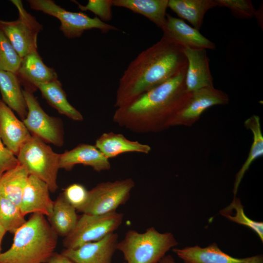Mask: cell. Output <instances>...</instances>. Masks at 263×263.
<instances>
[{
    "label": "cell",
    "mask_w": 263,
    "mask_h": 263,
    "mask_svg": "<svg viewBox=\"0 0 263 263\" xmlns=\"http://www.w3.org/2000/svg\"><path fill=\"white\" fill-rule=\"evenodd\" d=\"M186 70L117 108L113 117L119 126L136 133L158 132L171 127L191 93L185 85Z\"/></svg>",
    "instance_id": "6da1fadb"
},
{
    "label": "cell",
    "mask_w": 263,
    "mask_h": 263,
    "mask_svg": "<svg viewBox=\"0 0 263 263\" xmlns=\"http://www.w3.org/2000/svg\"><path fill=\"white\" fill-rule=\"evenodd\" d=\"M183 49L163 35L156 43L139 54L119 79L114 106L126 105L187 70L188 61Z\"/></svg>",
    "instance_id": "7a4b0ae2"
},
{
    "label": "cell",
    "mask_w": 263,
    "mask_h": 263,
    "mask_svg": "<svg viewBox=\"0 0 263 263\" xmlns=\"http://www.w3.org/2000/svg\"><path fill=\"white\" fill-rule=\"evenodd\" d=\"M14 234L11 247L0 254V263H45L55 253L58 235L41 214H32Z\"/></svg>",
    "instance_id": "3957f363"
},
{
    "label": "cell",
    "mask_w": 263,
    "mask_h": 263,
    "mask_svg": "<svg viewBox=\"0 0 263 263\" xmlns=\"http://www.w3.org/2000/svg\"><path fill=\"white\" fill-rule=\"evenodd\" d=\"M177 244L171 233H161L150 227L142 233L129 230L118 242L117 250L122 253L125 263H158Z\"/></svg>",
    "instance_id": "277c9868"
},
{
    "label": "cell",
    "mask_w": 263,
    "mask_h": 263,
    "mask_svg": "<svg viewBox=\"0 0 263 263\" xmlns=\"http://www.w3.org/2000/svg\"><path fill=\"white\" fill-rule=\"evenodd\" d=\"M16 157L29 175L44 182L50 192L57 190L60 154L55 152L47 143L32 135L20 149Z\"/></svg>",
    "instance_id": "5b68a950"
},
{
    "label": "cell",
    "mask_w": 263,
    "mask_h": 263,
    "mask_svg": "<svg viewBox=\"0 0 263 263\" xmlns=\"http://www.w3.org/2000/svg\"><path fill=\"white\" fill-rule=\"evenodd\" d=\"M30 7L36 11L57 19L60 22L59 30L65 37L72 39L80 37L87 30L97 29L103 33L118 29L103 22L95 17L91 18L81 12L67 10L52 0H28Z\"/></svg>",
    "instance_id": "8992f818"
},
{
    "label": "cell",
    "mask_w": 263,
    "mask_h": 263,
    "mask_svg": "<svg viewBox=\"0 0 263 263\" xmlns=\"http://www.w3.org/2000/svg\"><path fill=\"white\" fill-rule=\"evenodd\" d=\"M10 1L18 10V18L10 21L0 19V29L22 58L38 51V37L43 30V26L25 9L21 0Z\"/></svg>",
    "instance_id": "52a82bcc"
},
{
    "label": "cell",
    "mask_w": 263,
    "mask_h": 263,
    "mask_svg": "<svg viewBox=\"0 0 263 263\" xmlns=\"http://www.w3.org/2000/svg\"><path fill=\"white\" fill-rule=\"evenodd\" d=\"M123 218V214L116 211L101 215L83 213L73 231L64 237L63 245L66 249H74L98 241L114 232Z\"/></svg>",
    "instance_id": "ba28073f"
},
{
    "label": "cell",
    "mask_w": 263,
    "mask_h": 263,
    "mask_svg": "<svg viewBox=\"0 0 263 263\" xmlns=\"http://www.w3.org/2000/svg\"><path fill=\"white\" fill-rule=\"evenodd\" d=\"M134 186L131 178L100 183L89 190L88 202L81 212L101 215L115 212L129 200Z\"/></svg>",
    "instance_id": "9c48e42d"
},
{
    "label": "cell",
    "mask_w": 263,
    "mask_h": 263,
    "mask_svg": "<svg viewBox=\"0 0 263 263\" xmlns=\"http://www.w3.org/2000/svg\"><path fill=\"white\" fill-rule=\"evenodd\" d=\"M27 114L22 120L30 133L46 143L58 147L64 142L63 125L61 119L48 115L40 106L33 93L23 90Z\"/></svg>",
    "instance_id": "30bf717a"
},
{
    "label": "cell",
    "mask_w": 263,
    "mask_h": 263,
    "mask_svg": "<svg viewBox=\"0 0 263 263\" xmlns=\"http://www.w3.org/2000/svg\"><path fill=\"white\" fill-rule=\"evenodd\" d=\"M229 102L228 95L214 87H206L191 93L186 105L175 115L171 127H190L198 121L207 109L218 105H225Z\"/></svg>",
    "instance_id": "8fae6325"
},
{
    "label": "cell",
    "mask_w": 263,
    "mask_h": 263,
    "mask_svg": "<svg viewBox=\"0 0 263 263\" xmlns=\"http://www.w3.org/2000/svg\"><path fill=\"white\" fill-rule=\"evenodd\" d=\"M118 234L110 233L103 238L61 253L75 263H112L118 243Z\"/></svg>",
    "instance_id": "7c38bea8"
},
{
    "label": "cell",
    "mask_w": 263,
    "mask_h": 263,
    "mask_svg": "<svg viewBox=\"0 0 263 263\" xmlns=\"http://www.w3.org/2000/svg\"><path fill=\"white\" fill-rule=\"evenodd\" d=\"M172 251L184 263H263L262 255L235 258L223 252L214 243L205 247L195 245L173 248Z\"/></svg>",
    "instance_id": "4fadbf2b"
},
{
    "label": "cell",
    "mask_w": 263,
    "mask_h": 263,
    "mask_svg": "<svg viewBox=\"0 0 263 263\" xmlns=\"http://www.w3.org/2000/svg\"><path fill=\"white\" fill-rule=\"evenodd\" d=\"M15 74L23 90L32 93L38 90V85L58 79L56 71L44 63L38 51L22 57Z\"/></svg>",
    "instance_id": "5bb4252c"
},
{
    "label": "cell",
    "mask_w": 263,
    "mask_h": 263,
    "mask_svg": "<svg viewBox=\"0 0 263 263\" xmlns=\"http://www.w3.org/2000/svg\"><path fill=\"white\" fill-rule=\"evenodd\" d=\"M48 185L43 181L29 175L24 187L19 209L24 216L40 213L47 218L51 215L54 201L50 196Z\"/></svg>",
    "instance_id": "9a60e30c"
},
{
    "label": "cell",
    "mask_w": 263,
    "mask_h": 263,
    "mask_svg": "<svg viewBox=\"0 0 263 263\" xmlns=\"http://www.w3.org/2000/svg\"><path fill=\"white\" fill-rule=\"evenodd\" d=\"M31 136L22 120L0 99V138L4 145L17 156Z\"/></svg>",
    "instance_id": "2e32d148"
},
{
    "label": "cell",
    "mask_w": 263,
    "mask_h": 263,
    "mask_svg": "<svg viewBox=\"0 0 263 263\" xmlns=\"http://www.w3.org/2000/svg\"><path fill=\"white\" fill-rule=\"evenodd\" d=\"M165 36L184 48L214 50L216 46L211 41L204 36L198 30L187 24L179 18L166 15V20L162 28Z\"/></svg>",
    "instance_id": "e0dca14e"
},
{
    "label": "cell",
    "mask_w": 263,
    "mask_h": 263,
    "mask_svg": "<svg viewBox=\"0 0 263 263\" xmlns=\"http://www.w3.org/2000/svg\"><path fill=\"white\" fill-rule=\"evenodd\" d=\"M183 50L188 61L185 76L187 91L192 93L203 88L214 87L206 50L188 47Z\"/></svg>",
    "instance_id": "ac0fdd59"
},
{
    "label": "cell",
    "mask_w": 263,
    "mask_h": 263,
    "mask_svg": "<svg viewBox=\"0 0 263 263\" xmlns=\"http://www.w3.org/2000/svg\"><path fill=\"white\" fill-rule=\"evenodd\" d=\"M76 165L90 167L98 172L109 170L111 168L109 159L94 145L84 143L60 154V169L69 171Z\"/></svg>",
    "instance_id": "d6986e66"
},
{
    "label": "cell",
    "mask_w": 263,
    "mask_h": 263,
    "mask_svg": "<svg viewBox=\"0 0 263 263\" xmlns=\"http://www.w3.org/2000/svg\"><path fill=\"white\" fill-rule=\"evenodd\" d=\"M94 146L108 159L126 152L147 154L151 150L148 145L129 140L121 133L112 132L102 133L96 139Z\"/></svg>",
    "instance_id": "ffe728a7"
},
{
    "label": "cell",
    "mask_w": 263,
    "mask_h": 263,
    "mask_svg": "<svg viewBox=\"0 0 263 263\" xmlns=\"http://www.w3.org/2000/svg\"><path fill=\"white\" fill-rule=\"evenodd\" d=\"M23 89L15 73L0 69V93L2 101L23 120L27 114Z\"/></svg>",
    "instance_id": "44dd1931"
},
{
    "label": "cell",
    "mask_w": 263,
    "mask_h": 263,
    "mask_svg": "<svg viewBox=\"0 0 263 263\" xmlns=\"http://www.w3.org/2000/svg\"><path fill=\"white\" fill-rule=\"evenodd\" d=\"M169 0H113V6L141 14L161 29L166 20Z\"/></svg>",
    "instance_id": "7402d4cb"
},
{
    "label": "cell",
    "mask_w": 263,
    "mask_h": 263,
    "mask_svg": "<svg viewBox=\"0 0 263 263\" xmlns=\"http://www.w3.org/2000/svg\"><path fill=\"white\" fill-rule=\"evenodd\" d=\"M42 97L57 112L75 121H81L83 117L81 113L68 101L67 95L62 88V84L57 79L38 85Z\"/></svg>",
    "instance_id": "603a6c76"
},
{
    "label": "cell",
    "mask_w": 263,
    "mask_h": 263,
    "mask_svg": "<svg viewBox=\"0 0 263 263\" xmlns=\"http://www.w3.org/2000/svg\"><path fill=\"white\" fill-rule=\"evenodd\" d=\"M78 218L76 209L61 193L54 201L53 212L48 221L57 235L65 237L74 229Z\"/></svg>",
    "instance_id": "cb8c5ba5"
},
{
    "label": "cell",
    "mask_w": 263,
    "mask_h": 263,
    "mask_svg": "<svg viewBox=\"0 0 263 263\" xmlns=\"http://www.w3.org/2000/svg\"><path fill=\"white\" fill-rule=\"evenodd\" d=\"M218 6L215 0H169L168 7L199 30L204 17L210 9Z\"/></svg>",
    "instance_id": "d4e9b609"
},
{
    "label": "cell",
    "mask_w": 263,
    "mask_h": 263,
    "mask_svg": "<svg viewBox=\"0 0 263 263\" xmlns=\"http://www.w3.org/2000/svg\"><path fill=\"white\" fill-rule=\"evenodd\" d=\"M29 176L26 169L19 163L7 170L0 177V194L19 208Z\"/></svg>",
    "instance_id": "484cf974"
},
{
    "label": "cell",
    "mask_w": 263,
    "mask_h": 263,
    "mask_svg": "<svg viewBox=\"0 0 263 263\" xmlns=\"http://www.w3.org/2000/svg\"><path fill=\"white\" fill-rule=\"evenodd\" d=\"M245 127L250 130L253 134V142L248 157L236 174L234 184L233 193L236 196L241 182L251 164L257 158L263 155V135L261 129L260 118L253 115L244 122Z\"/></svg>",
    "instance_id": "4316f807"
},
{
    "label": "cell",
    "mask_w": 263,
    "mask_h": 263,
    "mask_svg": "<svg viewBox=\"0 0 263 263\" xmlns=\"http://www.w3.org/2000/svg\"><path fill=\"white\" fill-rule=\"evenodd\" d=\"M26 221L19 208L0 194V223L6 231L14 234Z\"/></svg>",
    "instance_id": "83f0119b"
},
{
    "label": "cell",
    "mask_w": 263,
    "mask_h": 263,
    "mask_svg": "<svg viewBox=\"0 0 263 263\" xmlns=\"http://www.w3.org/2000/svg\"><path fill=\"white\" fill-rule=\"evenodd\" d=\"M21 61L22 58L0 29V69L16 73Z\"/></svg>",
    "instance_id": "f1b7e54d"
},
{
    "label": "cell",
    "mask_w": 263,
    "mask_h": 263,
    "mask_svg": "<svg viewBox=\"0 0 263 263\" xmlns=\"http://www.w3.org/2000/svg\"><path fill=\"white\" fill-rule=\"evenodd\" d=\"M227 208L234 209V214H223L228 220L237 224L246 226L253 230L259 236L261 240L263 241V223L250 219L244 213L243 205L240 200L234 197L231 204Z\"/></svg>",
    "instance_id": "f546056e"
},
{
    "label": "cell",
    "mask_w": 263,
    "mask_h": 263,
    "mask_svg": "<svg viewBox=\"0 0 263 263\" xmlns=\"http://www.w3.org/2000/svg\"><path fill=\"white\" fill-rule=\"evenodd\" d=\"M62 193L67 201L78 212H81L89 200V190L79 183L68 186Z\"/></svg>",
    "instance_id": "4dcf8cb0"
},
{
    "label": "cell",
    "mask_w": 263,
    "mask_h": 263,
    "mask_svg": "<svg viewBox=\"0 0 263 263\" xmlns=\"http://www.w3.org/2000/svg\"><path fill=\"white\" fill-rule=\"evenodd\" d=\"M218 6L229 8L237 18L249 19L255 16L256 11L251 0H215Z\"/></svg>",
    "instance_id": "1f68e13d"
},
{
    "label": "cell",
    "mask_w": 263,
    "mask_h": 263,
    "mask_svg": "<svg viewBox=\"0 0 263 263\" xmlns=\"http://www.w3.org/2000/svg\"><path fill=\"white\" fill-rule=\"evenodd\" d=\"M72 1L77 4L80 10L93 12L103 22L112 19L113 0H89L86 5H81L75 0Z\"/></svg>",
    "instance_id": "d6a6232c"
},
{
    "label": "cell",
    "mask_w": 263,
    "mask_h": 263,
    "mask_svg": "<svg viewBox=\"0 0 263 263\" xmlns=\"http://www.w3.org/2000/svg\"><path fill=\"white\" fill-rule=\"evenodd\" d=\"M19 163L16 156L4 145L0 138V177Z\"/></svg>",
    "instance_id": "836d02e7"
},
{
    "label": "cell",
    "mask_w": 263,
    "mask_h": 263,
    "mask_svg": "<svg viewBox=\"0 0 263 263\" xmlns=\"http://www.w3.org/2000/svg\"><path fill=\"white\" fill-rule=\"evenodd\" d=\"M45 263H75L70 259L61 253L55 252Z\"/></svg>",
    "instance_id": "e575fe53"
},
{
    "label": "cell",
    "mask_w": 263,
    "mask_h": 263,
    "mask_svg": "<svg viewBox=\"0 0 263 263\" xmlns=\"http://www.w3.org/2000/svg\"><path fill=\"white\" fill-rule=\"evenodd\" d=\"M158 263H176L173 257L170 255H166Z\"/></svg>",
    "instance_id": "d590c367"
},
{
    "label": "cell",
    "mask_w": 263,
    "mask_h": 263,
    "mask_svg": "<svg viewBox=\"0 0 263 263\" xmlns=\"http://www.w3.org/2000/svg\"><path fill=\"white\" fill-rule=\"evenodd\" d=\"M7 231L4 226L0 223V254L1 253V244L4 236Z\"/></svg>",
    "instance_id": "8d00e7d4"
},
{
    "label": "cell",
    "mask_w": 263,
    "mask_h": 263,
    "mask_svg": "<svg viewBox=\"0 0 263 263\" xmlns=\"http://www.w3.org/2000/svg\"><path fill=\"white\" fill-rule=\"evenodd\" d=\"M123 263H125V262Z\"/></svg>",
    "instance_id": "74e56055"
}]
</instances>
